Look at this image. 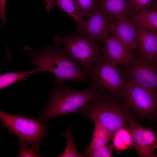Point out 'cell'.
Instances as JSON below:
<instances>
[{
    "label": "cell",
    "instance_id": "cell-1",
    "mask_svg": "<svg viewBox=\"0 0 157 157\" xmlns=\"http://www.w3.org/2000/svg\"><path fill=\"white\" fill-rule=\"evenodd\" d=\"M32 52L30 63L38 66H44L48 72L53 73L55 76L56 85H63L67 81H86V75L82 69L80 63L60 47L55 46Z\"/></svg>",
    "mask_w": 157,
    "mask_h": 157
},
{
    "label": "cell",
    "instance_id": "cell-2",
    "mask_svg": "<svg viewBox=\"0 0 157 157\" xmlns=\"http://www.w3.org/2000/svg\"><path fill=\"white\" fill-rule=\"evenodd\" d=\"M101 93L90 85L83 90H77L63 84L51 90L47 107L40 114L38 120L44 123L56 116L75 113L86 104L94 100Z\"/></svg>",
    "mask_w": 157,
    "mask_h": 157
},
{
    "label": "cell",
    "instance_id": "cell-3",
    "mask_svg": "<svg viewBox=\"0 0 157 157\" xmlns=\"http://www.w3.org/2000/svg\"><path fill=\"white\" fill-rule=\"evenodd\" d=\"M124 103L107 94L101 93L94 100L77 110V113L97 122L112 134L125 126L129 111Z\"/></svg>",
    "mask_w": 157,
    "mask_h": 157
},
{
    "label": "cell",
    "instance_id": "cell-4",
    "mask_svg": "<svg viewBox=\"0 0 157 157\" xmlns=\"http://www.w3.org/2000/svg\"><path fill=\"white\" fill-rule=\"evenodd\" d=\"M86 81L101 93L118 100L122 98L126 76L122 69L100 55L86 75Z\"/></svg>",
    "mask_w": 157,
    "mask_h": 157
},
{
    "label": "cell",
    "instance_id": "cell-5",
    "mask_svg": "<svg viewBox=\"0 0 157 157\" xmlns=\"http://www.w3.org/2000/svg\"><path fill=\"white\" fill-rule=\"evenodd\" d=\"M53 41L55 46L62 49L80 63L86 75L104 49L90 37L81 33L56 36Z\"/></svg>",
    "mask_w": 157,
    "mask_h": 157
},
{
    "label": "cell",
    "instance_id": "cell-6",
    "mask_svg": "<svg viewBox=\"0 0 157 157\" xmlns=\"http://www.w3.org/2000/svg\"><path fill=\"white\" fill-rule=\"evenodd\" d=\"M124 104L141 120L153 119L157 111V91L126 78L122 93Z\"/></svg>",
    "mask_w": 157,
    "mask_h": 157
},
{
    "label": "cell",
    "instance_id": "cell-7",
    "mask_svg": "<svg viewBox=\"0 0 157 157\" xmlns=\"http://www.w3.org/2000/svg\"><path fill=\"white\" fill-rule=\"evenodd\" d=\"M2 126L19 139L30 142L31 147L39 151L40 143L47 134V126L38 119L14 115L0 110Z\"/></svg>",
    "mask_w": 157,
    "mask_h": 157
},
{
    "label": "cell",
    "instance_id": "cell-8",
    "mask_svg": "<svg viewBox=\"0 0 157 157\" xmlns=\"http://www.w3.org/2000/svg\"><path fill=\"white\" fill-rule=\"evenodd\" d=\"M122 69L126 77L141 86L157 91V66L140 55L133 54L131 60Z\"/></svg>",
    "mask_w": 157,
    "mask_h": 157
},
{
    "label": "cell",
    "instance_id": "cell-9",
    "mask_svg": "<svg viewBox=\"0 0 157 157\" xmlns=\"http://www.w3.org/2000/svg\"><path fill=\"white\" fill-rule=\"evenodd\" d=\"M127 122L132 139L133 147L138 155L140 157H156L154 151L157 147V137L154 131L135 120L130 112Z\"/></svg>",
    "mask_w": 157,
    "mask_h": 157
},
{
    "label": "cell",
    "instance_id": "cell-10",
    "mask_svg": "<svg viewBox=\"0 0 157 157\" xmlns=\"http://www.w3.org/2000/svg\"><path fill=\"white\" fill-rule=\"evenodd\" d=\"M87 18L77 32L89 36L96 42L103 43L110 33L112 19L104 10L97 8Z\"/></svg>",
    "mask_w": 157,
    "mask_h": 157
},
{
    "label": "cell",
    "instance_id": "cell-11",
    "mask_svg": "<svg viewBox=\"0 0 157 157\" xmlns=\"http://www.w3.org/2000/svg\"><path fill=\"white\" fill-rule=\"evenodd\" d=\"M110 33L130 50L136 48L137 30L130 15L112 19Z\"/></svg>",
    "mask_w": 157,
    "mask_h": 157
},
{
    "label": "cell",
    "instance_id": "cell-12",
    "mask_svg": "<svg viewBox=\"0 0 157 157\" xmlns=\"http://www.w3.org/2000/svg\"><path fill=\"white\" fill-rule=\"evenodd\" d=\"M103 43L104 56L113 66L125 65L131 60L133 55L131 50L113 35L108 36Z\"/></svg>",
    "mask_w": 157,
    "mask_h": 157
},
{
    "label": "cell",
    "instance_id": "cell-13",
    "mask_svg": "<svg viewBox=\"0 0 157 157\" xmlns=\"http://www.w3.org/2000/svg\"><path fill=\"white\" fill-rule=\"evenodd\" d=\"M135 22L137 30L135 48L140 56L153 63L157 55V33L152 32Z\"/></svg>",
    "mask_w": 157,
    "mask_h": 157
},
{
    "label": "cell",
    "instance_id": "cell-14",
    "mask_svg": "<svg viewBox=\"0 0 157 157\" xmlns=\"http://www.w3.org/2000/svg\"><path fill=\"white\" fill-rule=\"evenodd\" d=\"M54 6L69 15L76 23L77 29L84 25L85 21L83 19L84 15L76 0H50L46 4L45 9L48 12Z\"/></svg>",
    "mask_w": 157,
    "mask_h": 157
},
{
    "label": "cell",
    "instance_id": "cell-15",
    "mask_svg": "<svg viewBox=\"0 0 157 157\" xmlns=\"http://www.w3.org/2000/svg\"><path fill=\"white\" fill-rule=\"evenodd\" d=\"M96 8L104 10L112 19L130 15V7L126 0H97Z\"/></svg>",
    "mask_w": 157,
    "mask_h": 157
},
{
    "label": "cell",
    "instance_id": "cell-16",
    "mask_svg": "<svg viewBox=\"0 0 157 157\" xmlns=\"http://www.w3.org/2000/svg\"><path fill=\"white\" fill-rule=\"evenodd\" d=\"M114 148L119 154L122 151L133 147V140L128 125L119 129L113 134L111 139Z\"/></svg>",
    "mask_w": 157,
    "mask_h": 157
},
{
    "label": "cell",
    "instance_id": "cell-17",
    "mask_svg": "<svg viewBox=\"0 0 157 157\" xmlns=\"http://www.w3.org/2000/svg\"><path fill=\"white\" fill-rule=\"evenodd\" d=\"M35 69L26 71L8 72L0 76V88L2 89L23 80H26V77L38 72L47 71L44 66H40Z\"/></svg>",
    "mask_w": 157,
    "mask_h": 157
},
{
    "label": "cell",
    "instance_id": "cell-18",
    "mask_svg": "<svg viewBox=\"0 0 157 157\" xmlns=\"http://www.w3.org/2000/svg\"><path fill=\"white\" fill-rule=\"evenodd\" d=\"M94 126L91 141L88 146L92 149H97L106 144L112 137V134L99 122H94Z\"/></svg>",
    "mask_w": 157,
    "mask_h": 157
},
{
    "label": "cell",
    "instance_id": "cell-19",
    "mask_svg": "<svg viewBox=\"0 0 157 157\" xmlns=\"http://www.w3.org/2000/svg\"><path fill=\"white\" fill-rule=\"evenodd\" d=\"M130 16L138 24L150 31L157 30V11H144Z\"/></svg>",
    "mask_w": 157,
    "mask_h": 157
},
{
    "label": "cell",
    "instance_id": "cell-20",
    "mask_svg": "<svg viewBox=\"0 0 157 157\" xmlns=\"http://www.w3.org/2000/svg\"><path fill=\"white\" fill-rule=\"evenodd\" d=\"M72 126L66 130L62 134L64 135L66 139V144L64 151L58 157H81L83 155L77 150L73 142L72 135L71 132Z\"/></svg>",
    "mask_w": 157,
    "mask_h": 157
},
{
    "label": "cell",
    "instance_id": "cell-21",
    "mask_svg": "<svg viewBox=\"0 0 157 157\" xmlns=\"http://www.w3.org/2000/svg\"><path fill=\"white\" fill-rule=\"evenodd\" d=\"M114 147L112 144H106L94 149H91L88 146L84 148L83 157H112Z\"/></svg>",
    "mask_w": 157,
    "mask_h": 157
},
{
    "label": "cell",
    "instance_id": "cell-22",
    "mask_svg": "<svg viewBox=\"0 0 157 157\" xmlns=\"http://www.w3.org/2000/svg\"><path fill=\"white\" fill-rule=\"evenodd\" d=\"M154 0H127L132 13L149 11Z\"/></svg>",
    "mask_w": 157,
    "mask_h": 157
},
{
    "label": "cell",
    "instance_id": "cell-23",
    "mask_svg": "<svg viewBox=\"0 0 157 157\" xmlns=\"http://www.w3.org/2000/svg\"><path fill=\"white\" fill-rule=\"evenodd\" d=\"M19 151L17 157H40L42 156L39 152L31 147H28L25 141L19 139Z\"/></svg>",
    "mask_w": 157,
    "mask_h": 157
},
{
    "label": "cell",
    "instance_id": "cell-24",
    "mask_svg": "<svg viewBox=\"0 0 157 157\" xmlns=\"http://www.w3.org/2000/svg\"><path fill=\"white\" fill-rule=\"evenodd\" d=\"M84 15L88 17L96 8L97 0H76Z\"/></svg>",
    "mask_w": 157,
    "mask_h": 157
},
{
    "label": "cell",
    "instance_id": "cell-25",
    "mask_svg": "<svg viewBox=\"0 0 157 157\" xmlns=\"http://www.w3.org/2000/svg\"><path fill=\"white\" fill-rule=\"evenodd\" d=\"M6 0H0V17L3 24L2 25L6 22L5 6Z\"/></svg>",
    "mask_w": 157,
    "mask_h": 157
},
{
    "label": "cell",
    "instance_id": "cell-26",
    "mask_svg": "<svg viewBox=\"0 0 157 157\" xmlns=\"http://www.w3.org/2000/svg\"><path fill=\"white\" fill-rule=\"evenodd\" d=\"M149 11H157V0H154Z\"/></svg>",
    "mask_w": 157,
    "mask_h": 157
},
{
    "label": "cell",
    "instance_id": "cell-27",
    "mask_svg": "<svg viewBox=\"0 0 157 157\" xmlns=\"http://www.w3.org/2000/svg\"><path fill=\"white\" fill-rule=\"evenodd\" d=\"M153 63L157 66V55L153 61Z\"/></svg>",
    "mask_w": 157,
    "mask_h": 157
},
{
    "label": "cell",
    "instance_id": "cell-28",
    "mask_svg": "<svg viewBox=\"0 0 157 157\" xmlns=\"http://www.w3.org/2000/svg\"><path fill=\"white\" fill-rule=\"evenodd\" d=\"M152 32L157 33V30H153L151 31Z\"/></svg>",
    "mask_w": 157,
    "mask_h": 157
},
{
    "label": "cell",
    "instance_id": "cell-29",
    "mask_svg": "<svg viewBox=\"0 0 157 157\" xmlns=\"http://www.w3.org/2000/svg\"><path fill=\"white\" fill-rule=\"evenodd\" d=\"M155 117L156 119H157V111L156 112V115H155Z\"/></svg>",
    "mask_w": 157,
    "mask_h": 157
},
{
    "label": "cell",
    "instance_id": "cell-30",
    "mask_svg": "<svg viewBox=\"0 0 157 157\" xmlns=\"http://www.w3.org/2000/svg\"><path fill=\"white\" fill-rule=\"evenodd\" d=\"M50 0H45L46 3L48 2Z\"/></svg>",
    "mask_w": 157,
    "mask_h": 157
},
{
    "label": "cell",
    "instance_id": "cell-31",
    "mask_svg": "<svg viewBox=\"0 0 157 157\" xmlns=\"http://www.w3.org/2000/svg\"><path fill=\"white\" fill-rule=\"evenodd\" d=\"M156 156L157 157V154H156Z\"/></svg>",
    "mask_w": 157,
    "mask_h": 157
}]
</instances>
